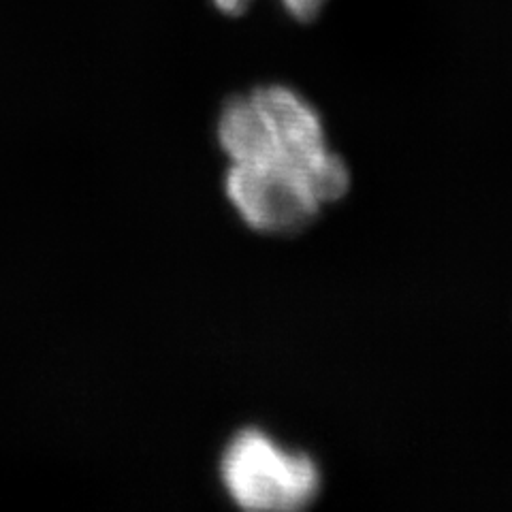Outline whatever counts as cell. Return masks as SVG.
Here are the masks:
<instances>
[{
  "label": "cell",
  "mask_w": 512,
  "mask_h": 512,
  "mask_svg": "<svg viewBox=\"0 0 512 512\" xmlns=\"http://www.w3.org/2000/svg\"><path fill=\"white\" fill-rule=\"evenodd\" d=\"M224 197L248 229L269 237L306 231L327 207L342 201L314 173L276 163L229 165Z\"/></svg>",
  "instance_id": "cell-3"
},
{
  "label": "cell",
  "mask_w": 512,
  "mask_h": 512,
  "mask_svg": "<svg viewBox=\"0 0 512 512\" xmlns=\"http://www.w3.org/2000/svg\"><path fill=\"white\" fill-rule=\"evenodd\" d=\"M218 468L224 493L248 512L308 510L325 487L314 455L286 446L261 427L239 429L222 448Z\"/></svg>",
  "instance_id": "cell-2"
},
{
  "label": "cell",
  "mask_w": 512,
  "mask_h": 512,
  "mask_svg": "<svg viewBox=\"0 0 512 512\" xmlns=\"http://www.w3.org/2000/svg\"><path fill=\"white\" fill-rule=\"evenodd\" d=\"M212 3L218 11L227 15H242L252 5V0H212ZM325 5L327 0H282L286 13L299 22L314 20Z\"/></svg>",
  "instance_id": "cell-4"
},
{
  "label": "cell",
  "mask_w": 512,
  "mask_h": 512,
  "mask_svg": "<svg viewBox=\"0 0 512 512\" xmlns=\"http://www.w3.org/2000/svg\"><path fill=\"white\" fill-rule=\"evenodd\" d=\"M216 141L229 165L297 167L327 182L342 199L352 188L350 167L331 148L323 114L291 86H256L224 101Z\"/></svg>",
  "instance_id": "cell-1"
}]
</instances>
